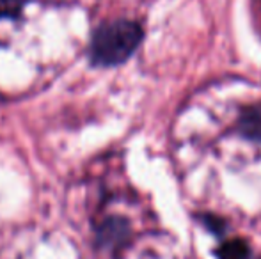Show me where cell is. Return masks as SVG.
<instances>
[{"label":"cell","instance_id":"3","mask_svg":"<svg viewBox=\"0 0 261 259\" xmlns=\"http://www.w3.org/2000/svg\"><path fill=\"white\" fill-rule=\"evenodd\" d=\"M249 245L240 238H233L224 242L217 249V257L219 259H249Z\"/></svg>","mask_w":261,"mask_h":259},{"label":"cell","instance_id":"4","mask_svg":"<svg viewBox=\"0 0 261 259\" xmlns=\"http://www.w3.org/2000/svg\"><path fill=\"white\" fill-rule=\"evenodd\" d=\"M25 0H0V18H16L20 16Z\"/></svg>","mask_w":261,"mask_h":259},{"label":"cell","instance_id":"1","mask_svg":"<svg viewBox=\"0 0 261 259\" xmlns=\"http://www.w3.org/2000/svg\"><path fill=\"white\" fill-rule=\"evenodd\" d=\"M142 41V28L132 20H116L94 32L91 59L98 66L121 64L137 50Z\"/></svg>","mask_w":261,"mask_h":259},{"label":"cell","instance_id":"2","mask_svg":"<svg viewBox=\"0 0 261 259\" xmlns=\"http://www.w3.org/2000/svg\"><path fill=\"white\" fill-rule=\"evenodd\" d=\"M240 131L245 137L261 140V105L245 108L240 118Z\"/></svg>","mask_w":261,"mask_h":259}]
</instances>
